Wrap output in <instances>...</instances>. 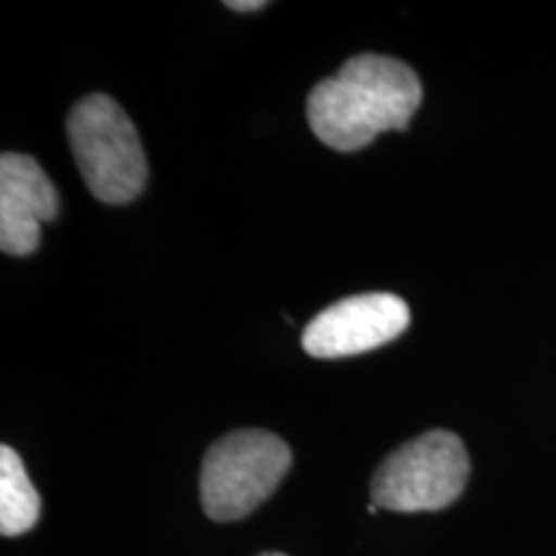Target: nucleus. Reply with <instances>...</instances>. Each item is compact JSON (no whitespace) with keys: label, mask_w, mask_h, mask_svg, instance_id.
I'll list each match as a JSON object with an SVG mask.
<instances>
[{"label":"nucleus","mask_w":556,"mask_h":556,"mask_svg":"<svg viewBox=\"0 0 556 556\" xmlns=\"http://www.w3.org/2000/svg\"><path fill=\"white\" fill-rule=\"evenodd\" d=\"M67 137L88 191L103 204H129L148 184V157L135 124L106 93H90L67 116Z\"/></svg>","instance_id":"nucleus-2"},{"label":"nucleus","mask_w":556,"mask_h":556,"mask_svg":"<svg viewBox=\"0 0 556 556\" xmlns=\"http://www.w3.org/2000/svg\"><path fill=\"white\" fill-rule=\"evenodd\" d=\"M41 513L39 492L34 490L24 462L11 446L0 448V533L21 536L37 526Z\"/></svg>","instance_id":"nucleus-7"},{"label":"nucleus","mask_w":556,"mask_h":556,"mask_svg":"<svg viewBox=\"0 0 556 556\" xmlns=\"http://www.w3.org/2000/svg\"><path fill=\"white\" fill-rule=\"evenodd\" d=\"M60 212L52 180L31 155L5 152L0 157V248L5 255H31L41 225Z\"/></svg>","instance_id":"nucleus-6"},{"label":"nucleus","mask_w":556,"mask_h":556,"mask_svg":"<svg viewBox=\"0 0 556 556\" xmlns=\"http://www.w3.org/2000/svg\"><path fill=\"white\" fill-rule=\"evenodd\" d=\"M291 467V451L268 430H238L219 438L201 467V505L212 520L250 516L274 495Z\"/></svg>","instance_id":"nucleus-3"},{"label":"nucleus","mask_w":556,"mask_h":556,"mask_svg":"<svg viewBox=\"0 0 556 556\" xmlns=\"http://www.w3.org/2000/svg\"><path fill=\"white\" fill-rule=\"evenodd\" d=\"M409 325L405 299L394 294H356L340 299L309 319L302 348L312 358H348L400 338Z\"/></svg>","instance_id":"nucleus-5"},{"label":"nucleus","mask_w":556,"mask_h":556,"mask_svg":"<svg viewBox=\"0 0 556 556\" xmlns=\"http://www.w3.org/2000/svg\"><path fill=\"white\" fill-rule=\"evenodd\" d=\"M227 9L240 11V13H253V11L266 9V3H263V0H229Z\"/></svg>","instance_id":"nucleus-8"},{"label":"nucleus","mask_w":556,"mask_h":556,"mask_svg":"<svg viewBox=\"0 0 556 556\" xmlns=\"http://www.w3.org/2000/svg\"><path fill=\"white\" fill-rule=\"evenodd\" d=\"M261 556H287V554H278V552H268V554H261Z\"/></svg>","instance_id":"nucleus-9"},{"label":"nucleus","mask_w":556,"mask_h":556,"mask_svg":"<svg viewBox=\"0 0 556 556\" xmlns=\"http://www.w3.org/2000/svg\"><path fill=\"white\" fill-rule=\"evenodd\" d=\"M469 479V454L451 430H430L389 454L371 482V503L394 513L454 505Z\"/></svg>","instance_id":"nucleus-4"},{"label":"nucleus","mask_w":556,"mask_h":556,"mask_svg":"<svg viewBox=\"0 0 556 556\" xmlns=\"http://www.w3.org/2000/svg\"><path fill=\"white\" fill-rule=\"evenodd\" d=\"M420 101L413 67L384 54H358L312 88L307 119L319 142L356 152L381 131H405Z\"/></svg>","instance_id":"nucleus-1"}]
</instances>
